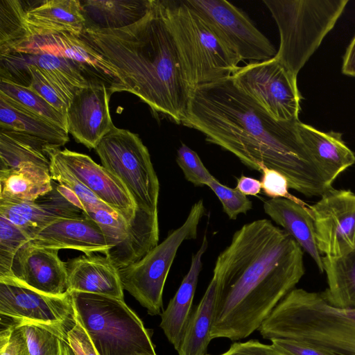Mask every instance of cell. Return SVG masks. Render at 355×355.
<instances>
[{"label":"cell","mask_w":355,"mask_h":355,"mask_svg":"<svg viewBox=\"0 0 355 355\" xmlns=\"http://www.w3.org/2000/svg\"><path fill=\"white\" fill-rule=\"evenodd\" d=\"M298 121L275 119L230 76L192 90L182 124L201 132L207 141L230 152L250 170L274 169L287 178L290 189L322 197L334 188L301 141Z\"/></svg>","instance_id":"cell-1"},{"label":"cell","mask_w":355,"mask_h":355,"mask_svg":"<svg viewBox=\"0 0 355 355\" xmlns=\"http://www.w3.org/2000/svg\"><path fill=\"white\" fill-rule=\"evenodd\" d=\"M303 250L267 219L243 225L218 256L211 339H244L257 330L304 274Z\"/></svg>","instance_id":"cell-2"},{"label":"cell","mask_w":355,"mask_h":355,"mask_svg":"<svg viewBox=\"0 0 355 355\" xmlns=\"http://www.w3.org/2000/svg\"><path fill=\"white\" fill-rule=\"evenodd\" d=\"M80 36L114 66L125 92L182 123L191 89L162 1L153 0L146 15L134 24L119 29L85 27Z\"/></svg>","instance_id":"cell-3"},{"label":"cell","mask_w":355,"mask_h":355,"mask_svg":"<svg viewBox=\"0 0 355 355\" xmlns=\"http://www.w3.org/2000/svg\"><path fill=\"white\" fill-rule=\"evenodd\" d=\"M264 339H288L337 355H355V309L329 302L323 291L294 288L257 329Z\"/></svg>","instance_id":"cell-4"},{"label":"cell","mask_w":355,"mask_h":355,"mask_svg":"<svg viewBox=\"0 0 355 355\" xmlns=\"http://www.w3.org/2000/svg\"><path fill=\"white\" fill-rule=\"evenodd\" d=\"M191 92L228 78L239 56L185 1H162Z\"/></svg>","instance_id":"cell-5"},{"label":"cell","mask_w":355,"mask_h":355,"mask_svg":"<svg viewBox=\"0 0 355 355\" xmlns=\"http://www.w3.org/2000/svg\"><path fill=\"white\" fill-rule=\"evenodd\" d=\"M74 318L98 355H155L151 334L123 300L78 291L69 293Z\"/></svg>","instance_id":"cell-6"},{"label":"cell","mask_w":355,"mask_h":355,"mask_svg":"<svg viewBox=\"0 0 355 355\" xmlns=\"http://www.w3.org/2000/svg\"><path fill=\"white\" fill-rule=\"evenodd\" d=\"M277 25L274 56L297 76L343 14L347 0H263Z\"/></svg>","instance_id":"cell-7"},{"label":"cell","mask_w":355,"mask_h":355,"mask_svg":"<svg viewBox=\"0 0 355 355\" xmlns=\"http://www.w3.org/2000/svg\"><path fill=\"white\" fill-rule=\"evenodd\" d=\"M95 150L102 166L123 184L137 209L158 214L159 180L138 135L114 125Z\"/></svg>","instance_id":"cell-8"},{"label":"cell","mask_w":355,"mask_h":355,"mask_svg":"<svg viewBox=\"0 0 355 355\" xmlns=\"http://www.w3.org/2000/svg\"><path fill=\"white\" fill-rule=\"evenodd\" d=\"M205 214L200 199L192 205L180 227L171 231L139 261L119 270L123 290L146 308L149 315L161 313L164 287L177 252L184 241L197 238L198 225Z\"/></svg>","instance_id":"cell-9"},{"label":"cell","mask_w":355,"mask_h":355,"mask_svg":"<svg viewBox=\"0 0 355 355\" xmlns=\"http://www.w3.org/2000/svg\"><path fill=\"white\" fill-rule=\"evenodd\" d=\"M1 327L32 324L67 340L75 324L71 295L43 293L9 279L0 280Z\"/></svg>","instance_id":"cell-10"},{"label":"cell","mask_w":355,"mask_h":355,"mask_svg":"<svg viewBox=\"0 0 355 355\" xmlns=\"http://www.w3.org/2000/svg\"><path fill=\"white\" fill-rule=\"evenodd\" d=\"M232 78L240 89L275 119L299 120L302 96L297 76L275 57L239 67Z\"/></svg>","instance_id":"cell-11"},{"label":"cell","mask_w":355,"mask_h":355,"mask_svg":"<svg viewBox=\"0 0 355 355\" xmlns=\"http://www.w3.org/2000/svg\"><path fill=\"white\" fill-rule=\"evenodd\" d=\"M241 60L263 61L276 54L270 40L242 10L225 0H185Z\"/></svg>","instance_id":"cell-12"},{"label":"cell","mask_w":355,"mask_h":355,"mask_svg":"<svg viewBox=\"0 0 355 355\" xmlns=\"http://www.w3.org/2000/svg\"><path fill=\"white\" fill-rule=\"evenodd\" d=\"M309 207L322 254L337 257L355 248V193L332 189Z\"/></svg>","instance_id":"cell-13"},{"label":"cell","mask_w":355,"mask_h":355,"mask_svg":"<svg viewBox=\"0 0 355 355\" xmlns=\"http://www.w3.org/2000/svg\"><path fill=\"white\" fill-rule=\"evenodd\" d=\"M10 51L49 53L69 59L79 65L88 80L104 82L110 96L125 92L116 69L80 36L68 33L31 35Z\"/></svg>","instance_id":"cell-14"},{"label":"cell","mask_w":355,"mask_h":355,"mask_svg":"<svg viewBox=\"0 0 355 355\" xmlns=\"http://www.w3.org/2000/svg\"><path fill=\"white\" fill-rule=\"evenodd\" d=\"M110 95L106 84L89 80L88 85L76 92L66 113L67 129L75 140L88 148H96L113 128L109 110Z\"/></svg>","instance_id":"cell-15"},{"label":"cell","mask_w":355,"mask_h":355,"mask_svg":"<svg viewBox=\"0 0 355 355\" xmlns=\"http://www.w3.org/2000/svg\"><path fill=\"white\" fill-rule=\"evenodd\" d=\"M59 250L41 247L28 241L16 254L9 279L39 292L63 295L68 292L66 262L58 257Z\"/></svg>","instance_id":"cell-16"},{"label":"cell","mask_w":355,"mask_h":355,"mask_svg":"<svg viewBox=\"0 0 355 355\" xmlns=\"http://www.w3.org/2000/svg\"><path fill=\"white\" fill-rule=\"evenodd\" d=\"M0 215L21 228L31 240L56 221L85 216L76 196L53 180V189L33 201L0 203Z\"/></svg>","instance_id":"cell-17"},{"label":"cell","mask_w":355,"mask_h":355,"mask_svg":"<svg viewBox=\"0 0 355 355\" xmlns=\"http://www.w3.org/2000/svg\"><path fill=\"white\" fill-rule=\"evenodd\" d=\"M51 152L99 200L131 223L137 206L118 179L87 155L67 148H51Z\"/></svg>","instance_id":"cell-18"},{"label":"cell","mask_w":355,"mask_h":355,"mask_svg":"<svg viewBox=\"0 0 355 355\" xmlns=\"http://www.w3.org/2000/svg\"><path fill=\"white\" fill-rule=\"evenodd\" d=\"M30 242L58 250H77L85 254L105 255L111 248L100 226L86 216L56 221L37 233Z\"/></svg>","instance_id":"cell-19"},{"label":"cell","mask_w":355,"mask_h":355,"mask_svg":"<svg viewBox=\"0 0 355 355\" xmlns=\"http://www.w3.org/2000/svg\"><path fill=\"white\" fill-rule=\"evenodd\" d=\"M68 292L94 293L123 300L119 270L107 257L94 253L69 259Z\"/></svg>","instance_id":"cell-20"},{"label":"cell","mask_w":355,"mask_h":355,"mask_svg":"<svg viewBox=\"0 0 355 355\" xmlns=\"http://www.w3.org/2000/svg\"><path fill=\"white\" fill-rule=\"evenodd\" d=\"M31 35L68 33L80 36L86 20L79 0H45L32 6L23 17Z\"/></svg>","instance_id":"cell-21"},{"label":"cell","mask_w":355,"mask_h":355,"mask_svg":"<svg viewBox=\"0 0 355 355\" xmlns=\"http://www.w3.org/2000/svg\"><path fill=\"white\" fill-rule=\"evenodd\" d=\"M297 128L308 153L330 184L355 163V155L344 143L341 133L322 132L300 120Z\"/></svg>","instance_id":"cell-22"},{"label":"cell","mask_w":355,"mask_h":355,"mask_svg":"<svg viewBox=\"0 0 355 355\" xmlns=\"http://www.w3.org/2000/svg\"><path fill=\"white\" fill-rule=\"evenodd\" d=\"M202 241L200 248L192 254L188 272L161 315L159 326L176 351L180 348L184 331L192 313V303L202 267V259L208 247L206 235Z\"/></svg>","instance_id":"cell-23"},{"label":"cell","mask_w":355,"mask_h":355,"mask_svg":"<svg viewBox=\"0 0 355 355\" xmlns=\"http://www.w3.org/2000/svg\"><path fill=\"white\" fill-rule=\"evenodd\" d=\"M263 207L265 213L296 241L323 272V256L317 245L309 207L286 198H270L264 202Z\"/></svg>","instance_id":"cell-24"},{"label":"cell","mask_w":355,"mask_h":355,"mask_svg":"<svg viewBox=\"0 0 355 355\" xmlns=\"http://www.w3.org/2000/svg\"><path fill=\"white\" fill-rule=\"evenodd\" d=\"M159 234L158 214L137 209L125 239L109 249L105 256L120 270L139 261L154 248L158 244Z\"/></svg>","instance_id":"cell-25"},{"label":"cell","mask_w":355,"mask_h":355,"mask_svg":"<svg viewBox=\"0 0 355 355\" xmlns=\"http://www.w3.org/2000/svg\"><path fill=\"white\" fill-rule=\"evenodd\" d=\"M50 147L53 146L36 137L0 128V172L26 167L49 169Z\"/></svg>","instance_id":"cell-26"},{"label":"cell","mask_w":355,"mask_h":355,"mask_svg":"<svg viewBox=\"0 0 355 355\" xmlns=\"http://www.w3.org/2000/svg\"><path fill=\"white\" fill-rule=\"evenodd\" d=\"M153 0H87L81 1L85 27L119 29L135 24L148 12Z\"/></svg>","instance_id":"cell-27"},{"label":"cell","mask_w":355,"mask_h":355,"mask_svg":"<svg viewBox=\"0 0 355 355\" xmlns=\"http://www.w3.org/2000/svg\"><path fill=\"white\" fill-rule=\"evenodd\" d=\"M0 128L26 133L60 148L69 141L65 129L23 108L0 94Z\"/></svg>","instance_id":"cell-28"},{"label":"cell","mask_w":355,"mask_h":355,"mask_svg":"<svg viewBox=\"0 0 355 355\" xmlns=\"http://www.w3.org/2000/svg\"><path fill=\"white\" fill-rule=\"evenodd\" d=\"M7 53L26 64L36 67L70 101L78 90L88 85L89 80L82 69L69 59L49 53Z\"/></svg>","instance_id":"cell-29"},{"label":"cell","mask_w":355,"mask_h":355,"mask_svg":"<svg viewBox=\"0 0 355 355\" xmlns=\"http://www.w3.org/2000/svg\"><path fill=\"white\" fill-rule=\"evenodd\" d=\"M52 189L49 169L26 167L0 172V203L33 201Z\"/></svg>","instance_id":"cell-30"},{"label":"cell","mask_w":355,"mask_h":355,"mask_svg":"<svg viewBox=\"0 0 355 355\" xmlns=\"http://www.w3.org/2000/svg\"><path fill=\"white\" fill-rule=\"evenodd\" d=\"M217 293V280L213 276L199 304L190 316L178 351L179 355H206L211 340L210 332Z\"/></svg>","instance_id":"cell-31"},{"label":"cell","mask_w":355,"mask_h":355,"mask_svg":"<svg viewBox=\"0 0 355 355\" xmlns=\"http://www.w3.org/2000/svg\"><path fill=\"white\" fill-rule=\"evenodd\" d=\"M328 288L323 293L330 304L355 309V248L337 257L323 256Z\"/></svg>","instance_id":"cell-32"},{"label":"cell","mask_w":355,"mask_h":355,"mask_svg":"<svg viewBox=\"0 0 355 355\" xmlns=\"http://www.w3.org/2000/svg\"><path fill=\"white\" fill-rule=\"evenodd\" d=\"M0 94L67 130L66 115L55 109L28 87L0 79Z\"/></svg>","instance_id":"cell-33"},{"label":"cell","mask_w":355,"mask_h":355,"mask_svg":"<svg viewBox=\"0 0 355 355\" xmlns=\"http://www.w3.org/2000/svg\"><path fill=\"white\" fill-rule=\"evenodd\" d=\"M19 0H0V55L12 50L29 37L23 17L29 8Z\"/></svg>","instance_id":"cell-34"},{"label":"cell","mask_w":355,"mask_h":355,"mask_svg":"<svg viewBox=\"0 0 355 355\" xmlns=\"http://www.w3.org/2000/svg\"><path fill=\"white\" fill-rule=\"evenodd\" d=\"M51 148H47L50 157V175L54 182L68 189L79 201L83 211L97 208L113 210L99 200L87 189L51 152Z\"/></svg>","instance_id":"cell-35"},{"label":"cell","mask_w":355,"mask_h":355,"mask_svg":"<svg viewBox=\"0 0 355 355\" xmlns=\"http://www.w3.org/2000/svg\"><path fill=\"white\" fill-rule=\"evenodd\" d=\"M30 241L21 228L0 215V278L10 276L16 254Z\"/></svg>","instance_id":"cell-36"},{"label":"cell","mask_w":355,"mask_h":355,"mask_svg":"<svg viewBox=\"0 0 355 355\" xmlns=\"http://www.w3.org/2000/svg\"><path fill=\"white\" fill-rule=\"evenodd\" d=\"M17 327L24 334L31 355H63L64 339L55 332L32 324Z\"/></svg>","instance_id":"cell-37"},{"label":"cell","mask_w":355,"mask_h":355,"mask_svg":"<svg viewBox=\"0 0 355 355\" xmlns=\"http://www.w3.org/2000/svg\"><path fill=\"white\" fill-rule=\"evenodd\" d=\"M176 162L185 179L196 187L207 186L214 178L198 155L184 144L177 151Z\"/></svg>","instance_id":"cell-38"},{"label":"cell","mask_w":355,"mask_h":355,"mask_svg":"<svg viewBox=\"0 0 355 355\" xmlns=\"http://www.w3.org/2000/svg\"><path fill=\"white\" fill-rule=\"evenodd\" d=\"M220 201L223 211L232 220H236L241 214H246L252 209V202L236 188L228 187L219 182L214 177L207 184Z\"/></svg>","instance_id":"cell-39"},{"label":"cell","mask_w":355,"mask_h":355,"mask_svg":"<svg viewBox=\"0 0 355 355\" xmlns=\"http://www.w3.org/2000/svg\"><path fill=\"white\" fill-rule=\"evenodd\" d=\"M260 172L262 173L261 189L266 196L270 198H286L303 203L289 193L288 181L283 174L266 166L261 167Z\"/></svg>","instance_id":"cell-40"},{"label":"cell","mask_w":355,"mask_h":355,"mask_svg":"<svg viewBox=\"0 0 355 355\" xmlns=\"http://www.w3.org/2000/svg\"><path fill=\"white\" fill-rule=\"evenodd\" d=\"M0 355H31L21 327H1Z\"/></svg>","instance_id":"cell-41"},{"label":"cell","mask_w":355,"mask_h":355,"mask_svg":"<svg viewBox=\"0 0 355 355\" xmlns=\"http://www.w3.org/2000/svg\"><path fill=\"white\" fill-rule=\"evenodd\" d=\"M74 319L73 327L67 334V342L75 355H98L85 330Z\"/></svg>","instance_id":"cell-42"},{"label":"cell","mask_w":355,"mask_h":355,"mask_svg":"<svg viewBox=\"0 0 355 355\" xmlns=\"http://www.w3.org/2000/svg\"><path fill=\"white\" fill-rule=\"evenodd\" d=\"M271 344L284 355H337L303 343L288 339H273Z\"/></svg>","instance_id":"cell-43"},{"label":"cell","mask_w":355,"mask_h":355,"mask_svg":"<svg viewBox=\"0 0 355 355\" xmlns=\"http://www.w3.org/2000/svg\"><path fill=\"white\" fill-rule=\"evenodd\" d=\"M220 355H284L272 344L266 345L258 340H250L233 343L228 350Z\"/></svg>","instance_id":"cell-44"},{"label":"cell","mask_w":355,"mask_h":355,"mask_svg":"<svg viewBox=\"0 0 355 355\" xmlns=\"http://www.w3.org/2000/svg\"><path fill=\"white\" fill-rule=\"evenodd\" d=\"M236 189L245 196H257L261 190V181L257 179L241 175L237 180Z\"/></svg>","instance_id":"cell-45"},{"label":"cell","mask_w":355,"mask_h":355,"mask_svg":"<svg viewBox=\"0 0 355 355\" xmlns=\"http://www.w3.org/2000/svg\"><path fill=\"white\" fill-rule=\"evenodd\" d=\"M342 72L346 76L355 77V35L344 55Z\"/></svg>","instance_id":"cell-46"},{"label":"cell","mask_w":355,"mask_h":355,"mask_svg":"<svg viewBox=\"0 0 355 355\" xmlns=\"http://www.w3.org/2000/svg\"><path fill=\"white\" fill-rule=\"evenodd\" d=\"M63 355H75L72 349L70 347L67 340H64L63 342Z\"/></svg>","instance_id":"cell-47"},{"label":"cell","mask_w":355,"mask_h":355,"mask_svg":"<svg viewBox=\"0 0 355 355\" xmlns=\"http://www.w3.org/2000/svg\"><path fill=\"white\" fill-rule=\"evenodd\" d=\"M155 355H157V354H155Z\"/></svg>","instance_id":"cell-48"},{"label":"cell","mask_w":355,"mask_h":355,"mask_svg":"<svg viewBox=\"0 0 355 355\" xmlns=\"http://www.w3.org/2000/svg\"><path fill=\"white\" fill-rule=\"evenodd\" d=\"M207 355V354H206Z\"/></svg>","instance_id":"cell-49"}]
</instances>
